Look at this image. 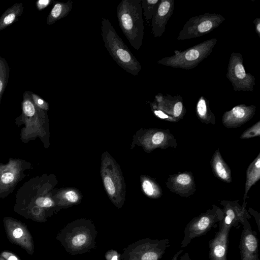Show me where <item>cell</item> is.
Listing matches in <instances>:
<instances>
[{
	"instance_id": "cell-1",
	"label": "cell",
	"mask_w": 260,
	"mask_h": 260,
	"mask_svg": "<svg viewBox=\"0 0 260 260\" xmlns=\"http://www.w3.org/2000/svg\"><path fill=\"white\" fill-rule=\"evenodd\" d=\"M141 0H122L117 7L119 25L131 46L138 50L144 37Z\"/></svg>"
},
{
	"instance_id": "cell-2",
	"label": "cell",
	"mask_w": 260,
	"mask_h": 260,
	"mask_svg": "<svg viewBox=\"0 0 260 260\" xmlns=\"http://www.w3.org/2000/svg\"><path fill=\"white\" fill-rule=\"evenodd\" d=\"M101 24L104 46L112 58L127 72L137 75L142 69L140 62L124 43L109 20L103 17Z\"/></svg>"
},
{
	"instance_id": "cell-3",
	"label": "cell",
	"mask_w": 260,
	"mask_h": 260,
	"mask_svg": "<svg viewBox=\"0 0 260 260\" xmlns=\"http://www.w3.org/2000/svg\"><path fill=\"white\" fill-rule=\"evenodd\" d=\"M217 41L214 38L183 51L175 50L174 55L165 57L157 62L174 68L192 69L211 54Z\"/></svg>"
},
{
	"instance_id": "cell-4",
	"label": "cell",
	"mask_w": 260,
	"mask_h": 260,
	"mask_svg": "<svg viewBox=\"0 0 260 260\" xmlns=\"http://www.w3.org/2000/svg\"><path fill=\"white\" fill-rule=\"evenodd\" d=\"M223 217L222 209L213 205L211 208L193 218L184 229L180 247H186L194 238L204 235L212 228H215Z\"/></svg>"
},
{
	"instance_id": "cell-5",
	"label": "cell",
	"mask_w": 260,
	"mask_h": 260,
	"mask_svg": "<svg viewBox=\"0 0 260 260\" xmlns=\"http://www.w3.org/2000/svg\"><path fill=\"white\" fill-rule=\"evenodd\" d=\"M225 20L221 14L205 13L190 18L184 24L177 37L178 40H185L202 37L218 27Z\"/></svg>"
},
{
	"instance_id": "cell-6",
	"label": "cell",
	"mask_w": 260,
	"mask_h": 260,
	"mask_svg": "<svg viewBox=\"0 0 260 260\" xmlns=\"http://www.w3.org/2000/svg\"><path fill=\"white\" fill-rule=\"evenodd\" d=\"M226 77L231 83L235 91H253L255 78L245 71L242 55L232 52L227 68Z\"/></svg>"
},
{
	"instance_id": "cell-7",
	"label": "cell",
	"mask_w": 260,
	"mask_h": 260,
	"mask_svg": "<svg viewBox=\"0 0 260 260\" xmlns=\"http://www.w3.org/2000/svg\"><path fill=\"white\" fill-rule=\"evenodd\" d=\"M241 235L239 249L241 260H260L258 255V239L247 219H244Z\"/></svg>"
},
{
	"instance_id": "cell-8",
	"label": "cell",
	"mask_w": 260,
	"mask_h": 260,
	"mask_svg": "<svg viewBox=\"0 0 260 260\" xmlns=\"http://www.w3.org/2000/svg\"><path fill=\"white\" fill-rule=\"evenodd\" d=\"M156 107L177 122L182 119L186 112L183 98L178 95L172 96L159 93L155 96Z\"/></svg>"
},
{
	"instance_id": "cell-9",
	"label": "cell",
	"mask_w": 260,
	"mask_h": 260,
	"mask_svg": "<svg viewBox=\"0 0 260 260\" xmlns=\"http://www.w3.org/2000/svg\"><path fill=\"white\" fill-rule=\"evenodd\" d=\"M220 204L223 207L222 210L224 213L223 218L220 222L231 228L239 223L242 224L244 219L248 220L251 217L246 209V201H243L242 205L239 204L238 200H222Z\"/></svg>"
},
{
	"instance_id": "cell-10",
	"label": "cell",
	"mask_w": 260,
	"mask_h": 260,
	"mask_svg": "<svg viewBox=\"0 0 260 260\" xmlns=\"http://www.w3.org/2000/svg\"><path fill=\"white\" fill-rule=\"evenodd\" d=\"M166 185L171 192L181 197H189L196 190L194 178L190 172L170 175Z\"/></svg>"
},
{
	"instance_id": "cell-11",
	"label": "cell",
	"mask_w": 260,
	"mask_h": 260,
	"mask_svg": "<svg viewBox=\"0 0 260 260\" xmlns=\"http://www.w3.org/2000/svg\"><path fill=\"white\" fill-rule=\"evenodd\" d=\"M255 111L256 106L254 105H237L223 113L222 124L228 128L240 127L252 119Z\"/></svg>"
},
{
	"instance_id": "cell-12",
	"label": "cell",
	"mask_w": 260,
	"mask_h": 260,
	"mask_svg": "<svg viewBox=\"0 0 260 260\" xmlns=\"http://www.w3.org/2000/svg\"><path fill=\"white\" fill-rule=\"evenodd\" d=\"M219 223L218 231L208 242L209 260H228L229 235L231 228L220 222Z\"/></svg>"
},
{
	"instance_id": "cell-13",
	"label": "cell",
	"mask_w": 260,
	"mask_h": 260,
	"mask_svg": "<svg viewBox=\"0 0 260 260\" xmlns=\"http://www.w3.org/2000/svg\"><path fill=\"white\" fill-rule=\"evenodd\" d=\"M175 0H160L151 19L152 32L155 37H160L165 32L168 20L174 9Z\"/></svg>"
},
{
	"instance_id": "cell-14",
	"label": "cell",
	"mask_w": 260,
	"mask_h": 260,
	"mask_svg": "<svg viewBox=\"0 0 260 260\" xmlns=\"http://www.w3.org/2000/svg\"><path fill=\"white\" fill-rule=\"evenodd\" d=\"M212 171L218 179L226 183L232 182V172L222 158L219 149L214 152L210 160Z\"/></svg>"
},
{
	"instance_id": "cell-15",
	"label": "cell",
	"mask_w": 260,
	"mask_h": 260,
	"mask_svg": "<svg viewBox=\"0 0 260 260\" xmlns=\"http://www.w3.org/2000/svg\"><path fill=\"white\" fill-rule=\"evenodd\" d=\"M260 179V153L249 165L246 170V179L244 187L243 201L248 198L250 188Z\"/></svg>"
},
{
	"instance_id": "cell-16",
	"label": "cell",
	"mask_w": 260,
	"mask_h": 260,
	"mask_svg": "<svg viewBox=\"0 0 260 260\" xmlns=\"http://www.w3.org/2000/svg\"><path fill=\"white\" fill-rule=\"evenodd\" d=\"M73 7V2L69 0L67 2H57L54 4L46 19L48 25H52L57 20L66 17Z\"/></svg>"
},
{
	"instance_id": "cell-17",
	"label": "cell",
	"mask_w": 260,
	"mask_h": 260,
	"mask_svg": "<svg viewBox=\"0 0 260 260\" xmlns=\"http://www.w3.org/2000/svg\"><path fill=\"white\" fill-rule=\"evenodd\" d=\"M196 114L198 119L206 124H215L216 117L209 107V102L204 96H200L196 106Z\"/></svg>"
},
{
	"instance_id": "cell-18",
	"label": "cell",
	"mask_w": 260,
	"mask_h": 260,
	"mask_svg": "<svg viewBox=\"0 0 260 260\" xmlns=\"http://www.w3.org/2000/svg\"><path fill=\"white\" fill-rule=\"evenodd\" d=\"M22 3H16L7 9L0 17V30H2L18 20L23 11Z\"/></svg>"
},
{
	"instance_id": "cell-19",
	"label": "cell",
	"mask_w": 260,
	"mask_h": 260,
	"mask_svg": "<svg viewBox=\"0 0 260 260\" xmlns=\"http://www.w3.org/2000/svg\"><path fill=\"white\" fill-rule=\"evenodd\" d=\"M10 69L6 60L0 56V103L6 86L8 82Z\"/></svg>"
},
{
	"instance_id": "cell-20",
	"label": "cell",
	"mask_w": 260,
	"mask_h": 260,
	"mask_svg": "<svg viewBox=\"0 0 260 260\" xmlns=\"http://www.w3.org/2000/svg\"><path fill=\"white\" fill-rule=\"evenodd\" d=\"M160 0H141V7L146 21L151 20Z\"/></svg>"
},
{
	"instance_id": "cell-21",
	"label": "cell",
	"mask_w": 260,
	"mask_h": 260,
	"mask_svg": "<svg viewBox=\"0 0 260 260\" xmlns=\"http://www.w3.org/2000/svg\"><path fill=\"white\" fill-rule=\"evenodd\" d=\"M142 188L149 197L159 198L162 195V190L157 184H155L149 180H145L142 183Z\"/></svg>"
},
{
	"instance_id": "cell-22",
	"label": "cell",
	"mask_w": 260,
	"mask_h": 260,
	"mask_svg": "<svg viewBox=\"0 0 260 260\" xmlns=\"http://www.w3.org/2000/svg\"><path fill=\"white\" fill-rule=\"evenodd\" d=\"M260 136V121L244 131L240 136L241 139H250Z\"/></svg>"
},
{
	"instance_id": "cell-23",
	"label": "cell",
	"mask_w": 260,
	"mask_h": 260,
	"mask_svg": "<svg viewBox=\"0 0 260 260\" xmlns=\"http://www.w3.org/2000/svg\"><path fill=\"white\" fill-rule=\"evenodd\" d=\"M30 95L35 105L40 109L47 110L48 109V104L38 94L30 92Z\"/></svg>"
},
{
	"instance_id": "cell-24",
	"label": "cell",
	"mask_w": 260,
	"mask_h": 260,
	"mask_svg": "<svg viewBox=\"0 0 260 260\" xmlns=\"http://www.w3.org/2000/svg\"><path fill=\"white\" fill-rule=\"evenodd\" d=\"M87 241L86 235L82 234L76 235L72 239V245L76 247H81L84 245Z\"/></svg>"
},
{
	"instance_id": "cell-25",
	"label": "cell",
	"mask_w": 260,
	"mask_h": 260,
	"mask_svg": "<svg viewBox=\"0 0 260 260\" xmlns=\"http://www.w3.org/2000/svg\"><path fill=\"white\" fill-rule=\"evenodd\" d=\"M15 179L14 174L11 171H6L0 177L1 182L4 184L11 183Z\"/></svg>"
},
{
	"instance_id": "cell-26",
	"label": "cell",
	"mask_w": 260,
	"mask_h": 260,
	"mask_svg": "<svg viewBox=\"0 0 260 260\" xmlns=\"http://www.w3.org/2000/svg\"><path fill=\"white\" fill-rule=\"evenodd\" d=\"M151 104L153 110V113L157 117L165 120L174 122V120L171 117L166 115L162 111L158 109L156 107L154 103H152Z\"/></svg>"
},
{
	"instance_id": "cell-27",
	"label": "cell",
	"mask_w": 260,
	"mask_h": 260,
	"mask_svg": "<svg viewBox=\"0 0 260 260\" xmlns=\"http://www.w3.org/2000/svg\"><path fill=\"white\" fill-rule=\"evenodd\" d=\"M36 204L41 207L48 208L52 205L53 202L49 198L40 197L36 200Z\"/></svg>"
},
{
	"instance_id": "cell-28",
	"label": "cell",
	"mask_w": 260,
	"mask_h": 260,
	"mask_svg": "<svg viewBox=\"0 0 260 260\" xmlns=\"http://www.w3.org/2000/svg\"><path fill=\"white\" fill-rule=\"evenodd\" d=\"M104 181L107 192L111 195L115 193V189L111 178L109 177H106Z\"/></svg>"
},
{
	"instance_id": "cell-29",
	"label": "cell",
	"mask_w": 260,
	"mask_h": 260,
	"mask_svg": "<svg viewBox=\"0 0 260 260\" xmlns=\"http://www.w3.org/2000/svg\"><path fill=\"white\" fill-rule=\"evenodd\" d=\"M53 1L51 0H39L36 2V6L37 9L39 10H42L50 5Z\"/></svg>"
},
{
	"instance_id": "cell-30",
	"label": "cell",
	"mask_w": 260,
	"mask_h": 260,
	"mask_svg": "<svg viewBox=\"0 0 260 260\" xmlns=\"http://www.w3.org/2000/svg\"><path fill=\"white\" fill-rule=\"evenodd\" d=\"M249 214L252 215L255 218L258 231L260 232V214L251 208H248Z\"/></svg>"
},
{
	"instance_id": "cell-31",
	"label": "cell",
	"mask_w": 260,
	"mask_h": 260,
	"mask_svg": "<svg viewBox=\"0 0 260 260\" xmlns=\"http://www.w3.org/2000/svg\"><path fill=\"white\" fill-rule=\"evenodd\" d=\"M65 196L67 199L71 202L75 203L78 200L77 194L73 191H68Z\"/></svg>"
},
{
	"instance_id": "cell-32",
	"label": "cell",
	"mask_w": 260,
	"mask_h": 260,
	"mask_svg": "<svg viewBox=\"0 0 260 260\" xmlns=\"http://www.w3.org/2000/svg\"><path fill=\"white\" fill-rule=\"evenodd\" d=\"M253 23L255 27V32L258 37L260 38V17H258L256 18L253 21Z\"/></svg>"
},
{
	"instance_id": "cell-33",
	"label": "cell",
	"mask_w": 260,
	"mask_h": 260,
	"mask_svg": "<svg viewBox=\"0 0 260 260\" xmlns=\"http://www.w3.org/2000/svg\"><path fill=\"white\" fill-rule=\"evenodd\" d=\"M23 231L20 228L15 229L13 232V236L15 238L18 239L22 237Z\"/></svg>"
},
{
	"instance_id": "cell-34",
	"label": "cell",
	"mask_w": 260,
	"mask_h": 260,
	"mask_svg": "<svg viewBox=\"0 0 260 260\" xmlns=\"http://www.w3.org/2000/svg\"><path fill=\"white\" fill-rule=\"evenodd\" d=\"M178 260H192L189 256L188 252H185L182 256H181Z\"/></svg>"
},
{
	"instance_id": "cell-35",
	"label": "cell",
	"mask_w": 260,
	"mask_h": 260,
	"mask_svg": "<svg viewBox=\"0 0 260 260\" xmlns=\"http://www.w3.org/2000/svg\"><path fill=\"white\" fill-rule=\"evenodd\" d=\"M183 250H180L176 252L175 254L174 255L173 257H172L171 260H178L180 255L183 253Z\"/></svg>"
},
{
	"instance_id": "cell-36",
	"label": "cell",
	"mask_w": 260,
	"mask_h": 260,
	"mask_svg": "<svg viewBox=\"0 0 260 260\" xmlns=\"http://www.w3.org/2000/svg\"><path fill=\"white\" fill-rule=\"evenodd\" d=\"M8 260H18V258L14 255H10L8 258Z\"/></svg>"
},
{
	"instance_id": "cell-37",
	"label": "cell",
	"mask_w": 260,
	"mask_h": 260,
	"mask_svg": "<svg viewBox=\"0 0 260 260\" xmlns=\"http://www.w3.org/2000/svg\"><path fill=\"white\" fill-rule=\"evenodd\" d=\"M111 260H118V257L117 255H114L112 258H111Z\"/></svg>"
}]
</instances>
